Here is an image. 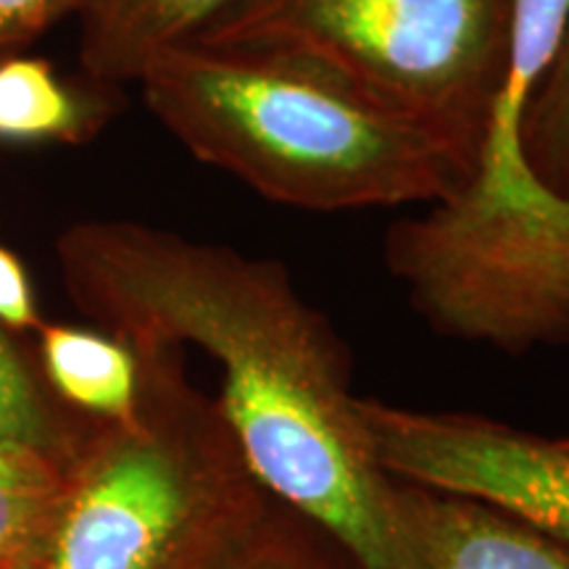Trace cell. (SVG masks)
Masks as SVG:
<instances>
[{"mask_svg":"<svg viewBox=\"0 0 569 569\" xmlns=\"http://www.w3.org/2000/svg\"><path fill=\"white\" fill-rule=\"evenodd\" d=\"M74 293L140 343H196L222 369L219 409L269 493L369 569H398L393 478L372 457L351 353L274 259L130 222L63 240Z\"/></svg>","mask_w":569,"mask_h":569,"instance_id":"6da1fadb","label":"cell"},{"mask_svg":"<svg viewBox=\"0 0 569 569\" xmlns=\"http://www.w3.org/2000/svg\"><path fill=\"white\" fill-rule=\"evenodd\" d=\"M138 84L184 151L293 209L430 206L472 172L425 127L296 53L188 42Z\"/></svg>","mask_w":569,"mask_h":569,"instance_id":"7a4b0ae2","label":"cell"},{"mask_svg":"<svg viewBox=\"0 0 569 569\" xmlns=\"http://www.w3.org/2000/svg\"><path fill=\"white\" fill-rule=\"evenodd\" d=\"M511 13L515 0H238L196 42L322 63L472 169L507 71Z\"/></svg>","mask_w":569,"mask_h":569,"instance_id":"3957f363","label":"cell"},{"mask_svg":"<svg viewBox=\"0 0 569 569\" xmlns=\"http://www.w3.org/2000/svg\"><path fill=\"white\" fill-rule=\"evenodd\" d=\"M269 501L219 403L188 419L148 403L96 459L51 569H230Z\"/></svg>","mask_w":569,"mask_h":569,"instance_id":"277c9868","label":"cell"},{"mask_svg":"<svg viewBox=\"0 0 569 569\" xmlns=\"http://www.w3.org/2000/svg\"><path fill=\"white\" fill-rule=\"evenodd\" d=\"M386 264L443 338L522 356L569 343V198L459 188L390 227Z\"/></svg>","mask_w":569,"mask_h":569,"instance_id":"5b68a950","label":"cell"},{"mask_svg":"<svg viewBox=\"0 0 569 569\" xmlns=\"http://www.w3.org/2000/svg\"><path fill=\"white\" fill-rule=\"evenodd\" d=\"M388 478L486 501L569 549V446L478 415H438L359 398Z\"/></svg>","mask_w":569,"mask_h":569,"instance_id":"8992f818","label":"cell"},{"mask_svg":"<svg viewBox=\"0 0 569 569\" xmlns=\"http://www.w3.org/2000/svg\"><path fill=\"white\" fill-rule=\"evenodd\" d=\"M398 569H569V549L478 498L393 480Z\"/></svg>","mask_w":569,"mask_h":569,"instance_id":"52a82bcc","label":"cell"},{"mask_svg":"<svg viewBox=\"0 0 569 569\" xmlns=\"http://www.w3.org/2000/svg\"><path fill=\"white\" fill-rule=\"evenodd\" d=\"M238 0H84L80 13V69L98 88L140 82L163 53L196 42Z\"/></svg>","mask_w":569,"mask_h":569,"instance_id":"ba28073f","label":"cell"},{"mask_svg":"<svg viewBox=\"0 0 569 569\" xmlns=\"http://www.w3.org/2000/svg\"><path fill=\"white\" fill-rule=\"evenodd\" d=\"M156 348L119 332L98 336L74 327H48L42 332V353L53 386L77 407L109 417L124 430L146 415L142 386Z\"/></svg>","mask_w":569,"mask_h":569,"instance_id":"9c48e42d","label":"cell"},{"mask_svg":"<svg viewBox=\"0 0 569 569\" xmlns=\"http://www.w3.org/2000/svg\"><path fill=\"white\" fill-rule=\"evenodd\" d=\"M111 92L90 82L69 88L48 61L0 59V140L80 146L109 122Z\"/></svg>","mask_w":569,"mask_h":569,"instance_id":"30bf717a","label":"cell"},{"mask_svg":"<svg viewBox=\"0 0 569 569\" xmlns=\"http://www.w3.org/2000/svg\"><path fill=\"white\" fill-rule=\"evenodd\" d=\"M230 569H369L322 525L272 496Z\"/></svg>","mask_w":569,"mask_h":569,"instance_id":"8fae6325","label":"cell"},{"mask_svg":"<svg viewBox=\"0 0 569 569\" xmlns=\"http://www.w3.org/2000/svg\"><path fill=\"white\" fill-rule=\"evenodd\" d=\"M522 142L538 180L569 198V27L525 117Z\"/></svg>","mask_w":569,"mask_h":569,"instance_id":"7c38bea8","label":"cell"},{"mask_svg":"<svg viewBox=\"0 0 569 569\" xmlns=\"http://www.w3.org/2000/svg\"><path fill=\"white\" fill-rule=\"evenodd\" d=\"M34 478L21 459V448L0 440V551L19 540L34 515Z\"/></svg>","mask_w":569,"mask_h":569,"instance_id":"4fadbf2b","label":"cell"},{"mask_svg":"<svg viewBox=\"0 0 569 569\" xmlns=\"http://www.w3.org/2000/svg\"><path fill=\"white\" fill-rule=\"evenodd\" d=\"M84 0H0V59L27 48L61 19L77 17Z\"/></svg>","mask_w":569,"mask_h":569,"instance_id":"5bb4252c","label":"cell"},{"mask_svg":"<svg viewBox=\"0 0 569 569\" xmlns=\"http://www.w3.org/2000/svg\"><path fill=\"white\" fill-rule=\"evenodd\" d=\"M34 430L32 390L21 369L17 348L3 336L0 325V440L19 443Z\"/></svg>","mask_w":569,"mask_h":569,"instance_id":"9a60e30c","label":"cell"},{"mask_svg":"<svg viewBox=\"0 0 569 569\" xmlns=\"http://www.w3.org/2000/svg\"><path fill=\"white\" fill-rule=\"evenodd\" d=\"M0 325L11 327V330L38 325L32 288L24 267L6 248H0Z\"/></svg>","mask_w":569,"mask_h":569,"instance_id":"2e32d148","label":"cell"},{"mask_svg":"<svg viewBox=\"0 0 569 569\" xmlns=\"http://www.w3.org/2000/svg\"><path fill=\"white\" fill-rule=\"evenodd\" d=\"M561 440H565V443H567V446H569V438H561Z\"/></svg>","mask_w":569,"mask_h":569,"instance_id":"e0dca14e","label":"cell"}]
</instances>
